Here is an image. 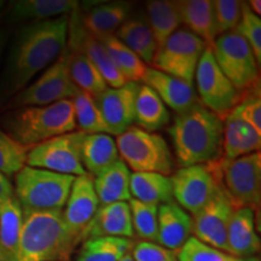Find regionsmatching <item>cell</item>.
<instances>
[{"label": "cell", "mask_w": 261, "mask_h": 261, "mask_svg": "<svg viewBox=\"0 0 261 261\" xmlns=\"http://www.w3.org/2000/svg\"><path fill=\"white\" fill-rule=\"evenodd\" d=\"M69 15L24 23L16 32L0 75V107L22 91L67 48Z\"/></svg>", "instance_id": "1"}, {"label": "cell", "mask_w": 261, "mask_h": 261, "mask_svg": "<svg viewBox=\"0 0 261 261\" xmlns=\"http://www.w3.org/2000/svg\"><path fill=\"white\" fill-rule=\"evenodd\" d=\"M169 135L181 167L207 165L221 159L223 121L200 102L177 114Z\"/></svg>", "instance_id": "2"}, {"label": "cell", "mask_w": 261, "mask_h": 261, "mask_svg": "<svg viewBox=\"0 0 261 261\" xmlns=\"http://www.w3.org/2000/svg\"><path fill=\"white\" fill-rule=\"evenodd\" d=\"M79 240L62 211H23L16 261H69Z\"/></svg>", "instance_id": "3"}, {"label": "cell", "mask_w": 261, "mask_h": 261, "mask_svg": "<svg viewBox=\"0 0 261 261\" xmlns=\"http://www.w3.org/2000/svg\"><path fill=\"white\" fill-rule=\"evenodd\" d=\"M0 128L12 139L27 148L76 130L71 99L42 107L6 110L0 119Z\"/></svg>", "instance_id": "4"}, {"label": "cell", "mask_w": 261, "mask_h": 261, "mask_svg": "<svg viewBox=\"0 0 261 261\" xmlns=\"http://www.w3.org/2000/svg\"><path fill=\"white\" fill-rule=\"evenodd\" d=\"M75 177L41 168H23L15 174V197L23 211H62Z\"/></svg>", "instance_id": "5"}, {"label": "cell", "mask_w": 261, "mask_h": 261, "mask_svg": "<svg viewBox=\"0 0 261 261\" xmlns=\"http://www.w3.org/2000/svg\"><path fill=\"white\" fill-rule=\"evenodd\" d=\"M115 142L121 160L135 173L172 174L173 155L161 136L130 126Z\"/></svg>", "instance_id": "6"}, {"label": "cell", "mask_w": 261, "mask_h": 261, "mask_svg": "<svg viewBox=\"0 0 261 261\" xmlns=\"http://www.w3.org/2000/svg\"><path fill=\"white\" fill-rule=\"evenodd\" d=\"M210 47L218 67L240 92L260 85V65L246 39L236 29L218 35Z\"/></svg>", "instance_id": "7"}, {"label": "cell", "mask_w": 261, "mask_h": 261, "mask_svg": "<svg viewBox=\"0 0 261 261\" xmlns=\"http://www.w3.org/2000/svg\"><path fill=\"white\" fill-rule=\"evenodd\" d=\"M79 89L70 79L68 69L67 48L60 58L44 70L34 83L29 84L23 90L4 104V109H16L23 107H42L60 100L73 99Z\"/></svg>", "instance_id": "8"}, {"label": "cell", "mask_w": 261, "mask_h": 261, "mask_svg": "<svg viewBox=\"0 0 261 261\" xmlns=\"http://www.w3.org/2000/svg\"><path fill=\"white\" fill-rule=\"evenodd\" d=\"M221 187L234 208L257 210L261 201L260 151L234 160H218Z\"/></svg>", "instance_id": "9"}, {"label": "cell", "mask_w": 261, "mask_h": 261, "mask_svg": "<svg viewBox=\"0 0 261 261\" xmlns=\"http://www.w3.org/2000/svg\"><path fill=\"white\" fill-rule=\"evenodd\" d=\"M85 133L80 130L55 137L28 150L25 165L60 174L86 175L81 162V145Z\"/></svg>", "instance_id": "10"}, {"label": "cell", "mask_w": 261, "mask_h": 261, "mask_svg": "<svg viewBox=\"0 0 261 261\" xmlns=\"http://www.w3.org/2000/svg\"><path fill=\"white\" fill-rule=\"evenodd\" d=\"M169 178L173 200L191 217L201 211L221 188L218 161L181 167Z\"/></svg>", "instance_id": "11"}, {"label": "cell", "mask_w": 261, "mask_h": 261, "mask_svg": "<svg viewBox=\"0 0 261 261\" xmlns=\"http://www.w3.org/2000/svg\"><path fill=\"white\" fill-rule=\"evenodd\" d=\"M200 102L221 121L230 115L237 106L241 94L232 83L218 67L210 46L205 47L195 73Z\"/></svg>", "instance_id": "12"}, {"label": "cell", "mask_w": 261, "mask_h": 261, "mask_svg": "<svg viewBox=\"0 0 261 261\" xmlns=\"http://www.w3.org/2000/svg\"><path fill=\"white\" fill-rule=\"evenodd\" d=\"M205 47V42L188 29H178L158 48L151 68L192 84Z\"/></svg>", "instance_id": "13"}, {"label": "cell", "mask_w": 261, "mask_h": 261, "mask_svg": "<svg viewBox=\"0 0 261 261\" xmlns=\"http://www.w3.org/2000/svg\"><path fill=\"white\" fill-rule=\"evenodd\" d=\"M67 48L69 51H75L84 55L99 70L108 87L117 89V87L128 84L122 76V74L116 69L99 39L87 32L86 28L84 27L79 8L75 9L69 15Z\"/></svg>", "instance_id": "14"}, {"label": "cell", "mask_w": 261, "mask_h": 261, "mask_svg": "<svg viewBox=\"0 0 261 261\" xmlns=\"http://www.w3.org/2000/svg\"><path fill=\"white\" fill-rule=\"evenodd\" d=\"M234 210L232 201L221 187L201 211L192 215L194 237L227 253V228Z\"/></svg>", "instance_id": "15"}, {"label": "cell", "mask_w": 261, "mask_h": 261, "mask_svg": "<svg viewBox=\"0 0 261 261\" xmlns=\"http://www.w3.org/2000/svg\"><path fill=\"white\" fill-rule=\"evenodd\" d=\"M138 90V83H128L117 89L108 87L99 96L93 97L102 113L110 136L117 137L133 126Z\"/></svg>", "instance_id": "16"}, {"label": "cell", "mask_w": 261, "mask_h": 261, "mask_svg": "<svg viewBox=\"0 0 261 261\" xmlns=\"http://www.w3.org/2000/svg\"><path fill=\"white\" fill-rule=\"evenodd\" d=\"M99 207L91 175L75 177L69 196L65 202L63 218L69 230L77 237L81 244V234L96 214Z\"/></svg>", "instance_id": "17"}, {"label": "cell", "mask_w": 261, "mask_h": 261, "mask_svg": "<svg viewBox=\"0 0 261 261\" xmlns=\"http://www.w3.org/2000/svg\"><path fill=\"white\" fill-rule=\"evenodd\" d=\"M96 237H135L132 217L128 202L99 205L93 218L81 234V243L85 240Z\"/></svg>", "instance_id": "18"}, {"label": "cell", "mask_w": 261, "mask_h": 261, "mask_svg": "<svg viewBox=\"0 0 261 261\" xmlns=\"http://www.w3.org/2000/svg\"><path fill=\"white\" fill-rule=\"evenodd\" d=\"M142 83L154 90L163 104L177 112V114L185 112L198 102L192 84L154 68L146 67Z\"/></svg>", "instance_id": "19"}, {"label": "cell", "mask_w": 261, "mask_h": 261, "mask_svg": "<svg viewBox=\"0 0 261 261\" xmlns=\"http://www.w3.org/2000/svg\"><path fill=\"white\" fill-rule=\"evenodd\" d=\"M260 250L255 230V211L242 207L233 211L227 228V253L238 259L254 257Z\"/></svg>", "instance_id": "20"}, {"label": "cell", "mask_w": 261, "mask_h": 261, "mask_svg": "<svg viewBox=\"0 0 261 261\" xmlns=\"http://www.w3.org/2000/svg\"><path fill=\"white\" fill-rule=\"evenodd\" d=\"M192 233V217L177 202L159 205L158 244L178 252Z\"/></svg>", "instance_id": "21"}, {"label": "cell", "mask_w": 261, "mask_h": 261, "mask_svg": "<svg viewBox=\"0 0 261 261\" xmlns=\"http://www.w3.org/2000/svg\"><path fill=\"white\" fill-rule=\"evenodd\" d=\"M79 8L75 0H15L10 2L8 18L11 22H41L70 15Z\"/></svg>", "instance_id": "22"}, {"label": "cell", "mask_w": 261, "mask_h": 261, "mask_svg": "<svg viewBox=\"0 0 261 261\" xmlns=\"http://www.w3.org/2000/svg\"><path fill=\"white\" fill-rule=\"evenodd\" d=\"M261 135L248 123L227 116L223 121L221 159L234 160L260 151Z\"/></svg>", "instance_id": "23"}, {"label": "cell", "mask_w": 261, "mask_h": 261, "mask_svg": "<svg viewBox=\"0 0 261 261\" xmlns=\"http://www.w3.org/2000/svg\"><path fill=\"white\" fill-rule=\"evenodd\" d=\"M129 168L121 159L117 160L110 167L93 178V187L96 191L99 205L115 203V202H128L130 196Z\"/></svg>", "instance_id": "24"}, {"label": "cell", "mask_w": 261, "mask_h": 261, "mask_svg": "<svg viewBox=\"0 0 261 261\" xmlns=\"http://www.w3.org/2000/svg\"><path fill=\"white\" fill-rule=\"evenodd\" d=\"M120 160L116 142L110 135H85L81 145V162L84 169L94 178Z\"/></svg>", "instance_id": "25"}, {"label": "cell", "mask_w": 261, "mask_h": 261, "mask_svg": "<svg viewBox=\"0 0 261 261\" xmlns=\"http://www.w3.org/2000/svg\"><path fill=\"white\" fill-rule=\"evenodd\" d=\"M181 23L188 31L211 46L218 37L215 27L213 2L211 0H180L178 2Z\"/></svg>", "instance_id": "26"}, {"label": "cell", "mask_w": 261, "mask_h": 261, "mask_svg": "<svg viewBox=\"0 0 261 261\" xmlns=\"http://www.w3.org/2000/svg\"><path fill=\"white\" fill-rule=\"evenodd\" d=\"M130 5L125 2H110L93 6L84 16L81 22L86 31L96 38L113 35L127 19Z\"/></svg>", "instance_id": "27"}, {"label": "cell", "mask_w": 261, "mask_h": 261, "mask_svg": "<svg viewBox=\"0 0 261 261\" xmlns=\"http://www.w3.org/2000/svg\"><path fill=\"white\" fill-rule=\"evenodd\" d=\"M114 35L144 63L151 64L158 51V44L150 29L149 22L145 18L126 19Z\"/></svg>", "instance_id": "28"}, {"label": "cell", "mask_w": 261, "mask_h": 261, "mask_svg": "<svg viewBox=\"0 0 261 261\" xmlns=\"http://www.w3.org/2000/svg\"><path fill=\"white\" fill-rule=\"evenodd\" d=\"M137 127L155 133L169 123V112L167 107L160 99L158 93L144 84L139 85L138 94L136 99Z\"/></svg>", "instance_id": "29"}, {"label": "cell", "mask_w": 261, "mask_h": 261, "mask_svg": "<svg viewBox=\"0 0 261 261\" xmlns=\"http://www.w3.org/2000/svg\"><path fill=\"white\" fill-rule=\"evenodd\" d=\"M129 190L132 198L150 204H163L173 200L171 178L160 173H132Z\"/></svg>", "instance_id": "30"}, {"label": "cell", "mask_w": 261, "mask_h": 261, "mask_svg": "<svg viewBox=\"0 0 261 261\" xmlns=\"http://www.w3.org/2000/svg\"><path fill=\"white\" fill-rule=\"evenodd\" d=\"M148 22L154 34L158 48L178 31L181 24L178 2L173 0H151L146 2Z\"/></svg>", "instance_id": "31"}, {"label": "cell", "mask_w": 261, "mask_h": 261, "mask_svg": "<svg viewBox=\"0 0 261 261\" xmlns=\"http://www.w3.org/2000/svg\"><path fill=\"white\" fill-rule=\"evenodd\" d=\"M129 238L96 237L85 240L80 244L76 261H120L132 250Z\"/></svg>", "instance_id": "32"}, {"label": "cell", "mask_w": 261, "mask_h": 261, "mask_svg": "<svg viewBox=\"0 0 261 261\" xmlns=\"http://www.w3.org/2000/svg\"><path fill=\"white\" fill-rule=\"evenodd\" d=\"M23 225V210L15 196L0 203V252L16 260Z\"/></svg>", "instance_id": "33"}, {"label": "cell", "mask_w": 261, "mask_h": 261, "mask_svg": "<svg viewBox=\"0 0 261 261\" xmlns=\"http://www.w3.org/2000/svg\"><path fill=\"white\" fill-rule=\"evenodd\" d=\"M67 54L70 79L77 89L92 97L99 96L108 89L102 74L84 55L69 51L68 48Z\"/></svg>", "instance_id": "34"}, {"label": "cell", "mask_w": 261, "mask_h": 261, "mask_svg": "<svg viewBox=\"0 0 261 261\" xmlns=\"http://www.w3.org/2000/svg\"><path fill=\"white\" fill-rule=\"evenodd\" d=\"M99 41L106 47L110 60L113 61L116 69L127 80V83H140L142 81L146 69V64L136 54H133L114 34L99 38Z\"/></svg>", "instance_id": "35"}, {"label": "cell", "mask_w": 261, "mask_h": 261, "mask_svg": "<svg viewBox=\"0 0 261 261\" xmlns=\"http://www.w3.org/2000/svg\"><path fill=\"white\" fill-rule=\"evenodd\" d=\"M71 103L74 108L76 130H80L85 135H109L102 113L92 96L79 90V92L71 99Z\"/></svg>", "instance_id": "36"}, {"label": "cell", "mask_w": 261, "mask_h": 261, "mask_svg": "<svg viewBox=\"0 0 261 261\" xmlns=\"http://www.w3.org/2000/svg\"><path fill=\"white\" fill-rule=\"evenodd\" d=\"M135 234L146 242H158L159 205L130 198L128 201Z\"/></svg>", "instance_id": "37"}, {"label": "cell", "mask_w": 261, "mask_h": 261, "mask_svg": "<svg viewBox=\"0 0 261 261\" xmlns=\"http://www.w3.org/2000/svg\"><path fill=\"white\" fill-rule=\"evenodd\" d=\"M28 150L0 128V173L8 178L15 177L25 166Z\"/></svg>", "instance_id": "38"}, {"label": "cell", "mask_w": 261, "mask_h": 261, "mask_svg": "<svg viewBox=\"0 0 261 261\" xmlns=\"http://www.w3.org/2000/svg\"><path fill=\"white\" fill-rule=\"evenodd\" d=\"M228 116L248 123L261 135L260 85H256L250 90L243 91L237 106L233 108Z\"/></svg>", "instance_id": "39"}, {"label": "cell", "mask_w": 261, "mask_h": 261, "mask_svg": "<svg viewBox=\"0 0 261 261\" xmlns=\"http://www.w3.org/2000/svg\"><path fill=\"white\" fill-rule=\"evenodd\" d=\"M178 261H248L238 259L226 252L208 246L194 236L189 237L180 249L177 252Z\"/></svg>", "instance_id": "40"}, {"label": "cell", "mask_w": 261, "mask_h": 261, "mask_svg": "<svg viewBox=\"0 0 261 261\" xmlns=\"http://www.w3.org/2000/svg\"><path fill=\"white\" fill-rule=\"evenodd\" d=\"M236 31L246 39L257 64L261 63V19L256 16L246 2H241V21Z\"/></svg>", "instance_id": "41"}, {"label": "cell", "mask_w": 261, "mask_h": 261, "mask_svg": "<svg viewBox=\"0 0 261 261\" xmlns=\"http://www.w3.org/2000/svg\"><path fill=\"white\" fill-rule=\"evenodd\" d=\"M213 11L218 35L237 28L241 21V2L238 0H214Z\"/></svg>", "instance_id": "42"}, {"label": "cell", "mask_w": 261, "mask_h": 261, "mask_svg": "<svg viewBox=\"0 0 261 261\" xmlns=\"http://www.w3.org/2000/svg\"><path fill=\"white\" fill-rule=\"evenodd\" d=\"M135 261H178L177 252L154 242L140 241L130 250Z\"/></svg>", "instance_id": "43"}, {"label": "cell", "mask_w": 261, "mask_h": 261, "mask_svg": "<svg viewBox=\"0 0 261 261\" xmlns=\"http://www.w3.org/2000/svg\"><path fill=\"white\" fill-rule=\"evenodd\" d=\"M15 196L14 185L6 175L0 173V203Z\"/></svg>", "instance_id": "44"}, {"label": "cell", "mask_w": 261, "mask_h": 261, "mask_svg": "<svg viewBox=\"0 0 261 261\" xmlns=\"http://www.w3.org/2000/svg\"><path fill=\"white\" fill-rule=\"evenodd\" d=\"M9 40V32L5 28H0V61H2L3 52H4L6 44Z\"/></svg>", "instance_id": "45"}, {"label": "cell", "mask_w": 261, "mask_h": 261, "mask_svg": "<svg viewBox=\"0 0 261 261\" xmlns=\"http://www.w3.org/2000/svg\"><path fill=\"white\" fill-rule=\"evenodd\" d=\"M247 4H248V6H249V9L254 12V14L260 17V15H261V2L260 0H250V2H247Z\"/></svg>", "instance_id": "46"}, {"label": "cell", "mask_w": 261, "mask_h": 261, "mask_svg": "<svg viewBox=\"0 0 261 261\" xmlns=\"http://www.w3.org/2000/svg\"><path fill=\"white\" fill-rule=\"evenodd\" d=\"M0 261H16L12 256L6 255V254L0 252Z\"/></svg>", "instance_id": "47"}, {"label": "cell", "mask_w": 261, "mask_h": 261, "mask_svg": "<svg viewBox=\"0 0 261 261\" xmlns=\"http://www.w3.org/2000/svg\"><path fill=\"white\" fill-rule=\"evenodd\" d=\"M120 261H135V259H133V256H132V254H130V252L128 253V254H126L125 256L122 257L121 260Z\"/></svg>", "instance_id": "48"}, {"label": "cell", "mask_w": 261, "mask_h": 261, "mask_svg": "<svg viewBox=\"0 0 261 261\" xmlns=\"http://www.w3.org/2000/svg\"><path fill=\"white\" fill-rule=\"evenodd\" d=\"M4 6H5V2H2V0H0V11L4 9Z\"/></svg>", "instance_id": "49"}, {"label": "cell", "mask_w": 261, "mask_h": 261, "mask_svg": "<svg viewBox=\"0 0 261 261\" xmlns=\"http://www.w3.org/2000/svg\"><path fill=\"white\" fill-rule=\"evenodd\" d=\"M248 261H260V260L256 259V257H248Z\"/></svg>", "instance_id": "50"}, {"label": "cell", "mask_w": 261, "mask_h": 261, "mask_svg": "<svg viewBox=\"0 0 261 261\" xmlns=\"http://www.w3.org/2000/svg\"><path fill=\"white\" fill-rule=\"evenodd\" d=\"M2 18H3V14H2V12H0V21H2Z\"/></svg>", "instance_id": "51"}]
</instances>
